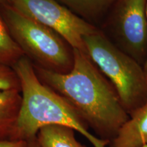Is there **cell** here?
Here are the masks:
<instances>
[{
  "mask_svg": "<svg viewBox=\"0 0 147 147\" xmlns=\"http://www.w3.org/2000/svg\"><path fill=\"white\" fill-rule=\"evenodd\" d=\"M74 63L67 74L34 66L42 83L76 110L96 136L110 142L129 118L115 88L87 53L74 49Z\"/></svg>",
  "mask_w": 147,
  "mask_h": 147,
  "instance_id": "6da1fadb",
  "label": "cell"
},
{
  "mask_svg": "<svg viewBox=\"0 0 147 147\" xmlns=\"http://www.w3.org/2000/svg\"><path fill=\"white\" fill-rule=\"evenodd\" d=\"M19 80L22 102L12 140L28 142L36 138L48 125L69 127L86 138L94 147H106L107 141L97 138L76 110L57 93L40 81L32 62L25 56L12 66Z\"/></svg>",
  "mask_w": 147,
  "mask_h": 147,
  "instance_id": "7a4b0ae2",
  "label": "cell"
},
{
  "mask_svg": "<svg viewBox=\"0 0 147 147\" xmlns=\"http://www.w3.org/2000/svg\"><path fill=\"white\" fill-rule=\"evenodd\" d=\"M83 41L87 53L115 88L129 115L146 104L144 66L116 47L100 29Z\"/></svg>",
  "mask_w": 147,
  "mask_h": 147,
  "instance_id": "3957f363",
  "label": "cell"
},
{
  "mask_svg": "<svg viewBox=\"0 0 147 147\" xmlns=\"http://www.w3.org/2000/svg\"><path fill=\"white\" fill-rule=\"evenodd\" d=\"M11 36L33 65L67 74L74 63V49L60 35L11 6L0 5Z\"/></svg>",
  "mask_w": 147,
  "mask_h": 147,
  "instance_id": "277c9868",
  "label": "cell"
},
{
  "mask_svg": "<svg viewBox=\"0 0 147 147\" xmlns=\"http://www.w3.org/2000/svg\"><path fill=\"white\" fill-rule=\"evenodd\" d=\"M142 66L147 60V0H117L99 28Z\"/></svg>",
  "mask_w": 147,
  "mask_h": 147,
  "instance_id": "5b68a950",
  "label": "cell"
},
{
  "mask_svg": "<svg viewBox=\"0 0 147 147\" xmlns=\"http://www.w3.org/2000/svg\"><path fill=\"white\" fill-rule=\"evenodd\" d=\"M11 6L57 33L73 49L87 53L83 38L98 28L75 15L57 0H10Z\"/></svg>",
  "mask_w": 147,
  "mask_h": 147,
  "instance_id": "8992f818",
  "label": "cell"
},
{
  "mask_svg": "<svg viewBox=\"0 0 147 147\" xmlns=\"http://www.w3.org/2000/svg\"><path fill=\"white\" fill-rule=\"evenodd\" d=\"M109 147H143L147 145V103L129 115Z\"/></svg>",
  "mask_w": 147,
  "mask_h": 147,
  "instance_id": "52a82bcc",
  "label": "cell"
},
{
  "mask_svg": "<svg viewBox=\"0 0 147 147\" xmlns=\"http://www.w3.org/2000/svg\"><path fill=\"white\" fill-rule=\"evenodd\" d=\"M21 102L20 90H0V142L12 140Z\"/></svg>",
  "mask_w": 147,
  "mask_h": 147,
  "instance_id": "ba28073f",
  "label": "cell"
},
{
  "mask_svg": "<svg viewBox=\"0 0 147 147\" xmlns=\"http://www.w3.org/2000/svg\"><path fill=\"white\" fill-rule=\"evenodd\" d=\"M83 21L100 28L117 0H57Z\"/></svg>",
  "mask_w": 147,
  "mask_h": 147,
  "instance_id": "9c48e42d",
  "label": "cell"
},
{
  "mask_svg": "<svg viewBox=\"0 0 147 147\" xmlns=\"http://www.w3.org/2000/svg\"><path fill=\"white\" fill-rule=\"evenodd\" d=\"M74 130L61 125L41 128L36 136L40 147H87L76 138Z\"/></svg>",
  "mask_w": 147,
  "mask_h": 147,
  "instance_id": "30bf717a",
  "label": "cell"
},
{
  "mask_svg": "<svg viewBox=\"0 0 147 147\" xmlns=\"http://www.w3.org/2000/svg\"><path fill=\"white\" fill-rule=\"evenodd\" d=\"M23 57V53L11 36L0 9V65L12 67Z\"/></svg>",
  "mask_w": 147,
  "mask_h": 147,
  "instance_id": "8fae6325",
  "label": "cell"
},
{
  "mask_svg": "<svg viewBox=\"0 0 147 147\" xmlns=\"http://www.w3.org/2000/svg\"><path fill=\"white\" fill-rule=\"evenodd\" d=\"M20 90L19 80L11 67L0 65V90Z\"/></svg>",
  "mask_w": 147,
  "mask_h": 147,
  "instance_id": "7c38bea8",
  "label": "cell"
},
{
  "mask_svg": "<svg viewBox=\"0 0 147 147\" xmlns=\"http://www.w3.org/2000/svg\"><path fill=\"white\" fill-rule=\"evenodd\" d=\"M27 142L18 140H8L0 142V147H24Z\"/></svg>",
  "mask_w": 147,
  "mask_h": 147,
  "instance_id": "4fadbf2b",
  "label": "cell"
},
{
  "mask_svg": "<svg viewBox=\"0 0 147 147\" xmlns=\"http://www.w3.org/2000/svg\"><path fill=\"white\" fill-rule=\"evenodd\" d=\"M24 147H40L39 145H38V142H37L36 138L34 140H32L28 141V142H26V144Z\"/></svg>",
  "mask_w": 147,
  "mask_h": 147,
  "instance_id": "5bb4252c",
  "label": "cell"
},
{
  "mask_svg": "<svg viewBox=\"0 0 147 147\" xmlns=\"http://www.w3.org/2000/svg\"><path fill=\"white\" fill-rule=\"evenodd\" d=\"M10 0H0V5H10Z\"/></svg>",
  "mask_w": 147,
  "mask_h": 147,
  "instance_id": "9a60e30c",
  "label": "cell"
},
{
  "mask_svg": "<svg viewBox=\"0 0 147 147\" xmlns=\"http://www.w3.org/2000/svg\"><path fill=\"white\" fill-rule=\"evenodd\" d=\"M144 69L145 73H146V76H147V60H146V63H145L144 65Z\"/></svg>",
  "mask_w": 147,
  "mask_h": 147,
  "instance_id": "2e32d148",
  "label": "cell"
},
{
  "mask_svg": "<svg viewBox=\"0 0 147 147\" xmlns=\"http://www.w3.org/2000/svg\"><path fill=\"white\" fill-rule=\"evenodd\" d=\"M143 147H147V145H145V146H144Z\"/></svg>",
  "mask_w": 147,
  "mask_h": 147,
  "instance_id": "e0dca14e",
  "label": "cell"
}]
</instances>
